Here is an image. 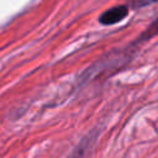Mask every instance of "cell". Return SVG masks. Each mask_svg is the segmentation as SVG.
Segmentation results:
<instances>
[{"label": "cell", "mask_w": 158, "mask_h": 158, "mask_svg": "<svg viewBox=\"0 0 158 158\" xmlns=\"http://www.w3.org/2000/svg\"><path fill=\"white\" fill-rule=\"evenodd\" d=\"M130 12V6L128 4H121V5H115L105 11H102L99 16V22L104 26H112L127 17Z\"/></svg>", "instance_id": "1"}, {"label": "cell", "mask_w": 158, "mask_h": 158, "mask_svg": "<svg viewBox=\"0 0 158 158\" xmlns=\"http://www.w3.org/2000/svg\"><path fill=\"white\" fill-rule=\"evenodd\" d=\"M99 136V130H93L88 135H85L80 142L73 148V151L65 157V158H88V156L91 153Z\"/></svg>", "instance_id": "2"}, {"label": "cell", "mask_w": 158, "mask_h": 158, "mask_svg": "<svg viewBox=\"0 0 158 158\" xmlns=\"http://www.w3.org/2000/svg\"><path fill=\"white\" fill-rule=\"evenodd\" d=\"M158 35V17L156 19V20H153L146 28H144V31H142L141 32V35L133 41V44H136V46H141V44H143L144 42H147V41H149L151 38H153L154 36H157Z\"/></svg>", "instance_id": "3"}]
</instances>
